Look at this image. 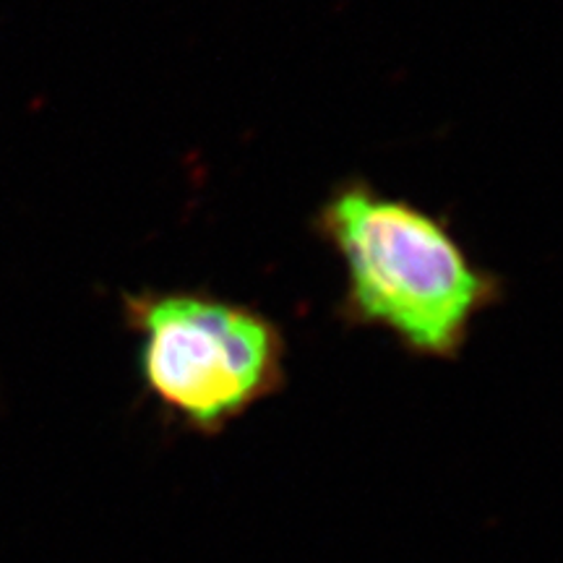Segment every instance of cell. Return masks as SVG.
<instances>
[{
  "instance_id": "cell-1",
  "label": "cell",
  "mask_w": 563,
  "mask_h": 563,
  "mask_svg": "<svg viewBox=\"0 0 563 563\" xmlns=\"http://www.w3.org/2000/svg\"><path fill=\"white\" fill-rule=\"evenodd\" d=\"M311 228L340 256L336 319L378 329L428 361H454L506 282L470 256L446 220L363 178L336 183Z\"/></svg>"
},
{
  "instance_id": "cell-2",
  "label": "cell",
  "mask_w": 563,
  "mask_h": 563,
  "mask_svg": "<svg viewBox=\"0 0 563 563\" xmlns=\"http://www.w3.org/2000/svg\"><path fill=\"white\" fill-rule=\"evenodd\" d=\"M144 391L170 422L222 433L287 384V336L272 316L209 290L123 292Z\"/></svg>"
}]
</instances>
